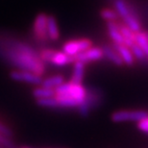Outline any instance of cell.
I'll return each mask as SVG.
<instances>
[{
  "instance_id": "1",
  "label": "cell",
  "mask_w": 148,
  "mask_h": 148,
  "mask_svg": "<svg viewBox=\"0 0 148 148\" xmlns=\"http://www.w3.org/2000/svg\"><path fill=\"white\" fill-rule=\"evenodd\" d=\"M0 58L19 70L30 71L38 76L45 73V64L40 60L37 50L30 44L8 35H0Z\"/></svg>"
},
{
  "instance_id": "2",
  "label": "cell",
  "mask_w": 148,
  "mask_h": 148,
  "mask_svg": "<svg viewBox=\"0 0 148 148\" xmlns=\"http://www.w3.org/2000/svg\"><path fill=\"white\" fill-rule=\"evenodd\" d=\"M87 88L83 84L67 82L62 84L55 90V99L59 109L78 108L86 98Z\"/></svg>"
},
{
  "instance_id": "3",
  "label": "cell",
  "mask_w": 148,
  "mask_h": 148,
  "mask_svg": "<svg viewBox=\"0 0 148 148\" xmlns=\"http://www.w3.org/2000/svg\"><path fill=\"white\" fill-rule=\"evenodd\" d=\"M114 7L119 18L122 19L123 24L128 26L135 33L141 31V23L137 12L125 0H114Z\"/></svg>"
},
{
  "instance_id": "4",
  "label": "cell",
  "mask_w": 148,
  "mask_h": 148,
  "mask_svg": "<svg viewBox=\"0 0 148 148\" xmlns=\"http://www.w3.org/2000/svg\"><path fill=\"white\" fill-rule=\"evenodd\" d=\"M103 94L99 88L90 87L87 88L86 98L81 105L77 108L79 114L83 116H87L93 109L97 108L102 102Z\"/></svg>"
},
{
  "instance_id": "5",
  "label": "cell",
  "mask_w": 148,
  "mask_h": 148,
  "mask_svg": "<svg viewBox=\"0 0 148 148\" xmlns=\"http://www.w3.org/2000/svg\"><path fill=\"white\" fill-rule=\"evenodd\" d=\"M92 45V41L90 38H76V40H70L66 41V42H64L63 45V51L73 58L76 55L84 52L85 50L90 48Z\"/></svg>"
},
{
  "instance_id": "6",
  "label": "cell",
  "mask_w": 148,
  "mask_h": 148,
  "mask_svg": "<svg viewBox=\"0 0 148 148\" xmlns=\"http://www.w3.org/2000/svg\"><path fill=\"white\" fill-rule=\"evenodd\" d=\"M47 16L48 14L40 13L36 16L33 23V36L38 42H45L49 40L47 36Z\"/></svg>"
},
{
  "instance_id": "7",
  "label": "cell",
  "mask_w": 148,
  "mask_h": 148,
  "mask_svg": "<svg viewBox=\"0 0 148 148\" xmlns=\"http://www.w3.org/2000/svg\"><path fill=\"white\" fill-rule=\"evenodd\" d=\"M148 112L143 110H122L116 111L112 114V120L114 122H128V121H137L138 122L143 118L146 117Z\"/></svg>"
},
{
  "instance_id": "8",
  "label": "cell",
  "mask_w": 148,
  "mask_h": 148,
  "mask_svg": "<svg viewBox=\"0 0 148 148\" xmlns=\"http://www.w3.org/2000/svg\"><path fill=\"white\" fill-rule=\"evenodd\" d=\"M104 58L102 48L99 46H91L90 48L85 50L84 52L80 53L73 57V62H81V63L87 64L91 62H97Z\"/></svg>"
},
{
  "instance_id": "9",
  "label": "cell",
  "mask_w": 148,
  "mask_h": 148,
  "mask_svg": "<svg viewBox=\"0 0 148 148\" xmlns=\"http://www.w3.org/2000/svg\"><path fill=\"white\" fill-rule=\"evenodd\" d=\"M10 77L14 81L26 83V84H31L35 86H40L41 82H42L41 76H38L30 71H26V70H13L10 73Z\"/></svg>"
},
{
  "instance_id": "10",
  "label": "cell",
  "mask_w": 148,
  "mask_h": 148,
  "mask_svg": "<svg viewBox=\"0 0 148 148\" xmlns=\"http://www.w3.org/2000/svg\"><path fill=\"white\" fill-rule=\"evenodd\" d=\"M112 45L116 50V52L119 55L120 59L122 60L123 64H126L128 66H132L135 64V58L132 54V51L130 49V47H128L125 44H114Z\"/></svg>"
},
{
  "instance_id": "11",
  "label": "cell",
  "mask_w": 148,
  "mask_h": 148,
  "mask_svg": "<svg viewBox=\"0 0 148 148\" xmlns=\"http://www.w3.org/2000/svg\"><path fill=\"white\" fill-rule=\"evenodd\" d=\"M101 48L103 51V55H104V58L108 59L112 64H114V66H124L122 60L120 59L119 55H118V53L116 52V50H115L114 45H111V44H104L103 46H101Z\"/></svg>"
},
{
  "instance_id": "12",
  "label": "cell",
  "mask_w": 148,
  "mask_h": 148,
  "mask_svg": "<svg viewBox=\"0 0 148 148\" xmlns=\"http://www.w3.org/2000/svg\"><path fill=\"white\" fill-rule=\"evenodd\" d=\"M60 29H59L57 19L54 16H47V36L50 40L56 41L60 38Z\"/></svg>"
},
{
  "instance_id": "13",
  "label": "cell",
  "mask_w": 148,
  "mask_h": 148,
  "mask_svg": "<svg viewBox=\"0 0 148 148\" xmlns=\"http://www.w3.org/2000/svg\"><path fill=\"white\" fill-rule=\"evenodd\" d=\"M73 63V58L66 54L64 51H55L49 64L56 66H66Z\"/></svg>"
},
{
  "instance_id": "14",
  "label": "cell",
  "mask_w": 148,
  "mask_h": 148,
  "mask_svg": "<svg viewBox=\"0 0 148 148\" xmlns=\"http://www.w3.org/2000/svg\"><path fill=\"white\" fill-rule=\"evenodd\" d=\"M107 31L108 35L112 40L114 44H124L123 38L118 27V23L116 22H107Z\"/></svg>"
},
{
  "instance_id": "15",
  "label": "cell",
  "mask_w": 148,
  "mask_h": 148,
  "mask_svg": "<svg viewBox=\"0 0 148 148\" xmlns=\"http://www.w3.org/2000/svg\"><path fill=\"white\" fill-rule=\"evenodd\" d=\"M73 71L70 77V82L75 84H82L85 76V67L86 64L81 62H73Z\"/></svg>"
},
{
  "instance_id": "16",
  "label": "cell",
  "mask_w": 148,
  "mask_h": 148,
  "mask_svg": "<svg viewBox=\"0 0 148 148\" xmlns=\"http://www.w3.org/2000/svg\"><path fill=\"white\" fill-rule=\"evenodd\" d=\"M64 83V77L63 75H52L47 77L45 79H42L40 86L43 88H50V90H56L58 87H60L62 84Z\"/></svg>"
},
{
  "instance_id": "17",
  "label": "cell",
  "mask_w": 148,
  "mask_h": 148,
  "mask_svg": "<svg viewBox=\"0 0 148 148\" xmlns=\"http://www.w3.org/2000/svg\"><path fill=\"white\" fill-rule=\"evenodd\" d=\"M119 27V31L121 33V36L123 38L124 44L130 47L133 43H135L136 40V34L134 31L131 30L128 26H126L125 24H118Z\"/></svg>"
},
{
  "instance_id": "18",
  "label": "cell",
  "mask_w": 148,
  "mask_h": 148,
  "mask_svg": "<svg viewBox=\"0 0 148 148\" xmlns=\"http://www.w3.org/2000/svg\"><path fill=\"white\" fill-rule=\"evenodd\" d=\"M33 96L38 99H44V98H50V97L55 96V90H50L43 87H37L33 90Z\"/></svg>"
},
{
  "instance_id": "19",
  "label": "cell",
  "mask_w": 148,
  "mask_h": 148,
  "mask_svg": "<svg viewBox=\"0 0 148 148\" xmlns=\"http://www.w3.org/2000/svg\"><path fill=\"white\" fill-rule=\"evenodd\" d=\"M100 16L106 22H116L119 18L116 11L112 8H103L100 11Z\"/></svg>"
},
{
  "instance_id": "20",
  "label": "cell",
  "mask_w": 148,
  "mask_h": 148,
  "mask_svg": "<svg viewBox=\"0 0 148 148\" xmlns=\"http://www.w3.org/2000/svg\"><path fill=\"white\" fill-rule=\"evenodd\" d=\"M135 42L143 49L144 54L146 55V58L148 59V38L146 37L145 32L140 31L136 34V40Z\"/></svg>"
},
{
  "instance_id": "21",
  "label": "cell",
  "mask_w": 148,
  "mask_h": 148,
  "mask_svg": "<svg viewBox=\"0 0 148 148\" xmlns=\"http://www.w3.org/2000/svg\"><path fill=\"white\" fill-rule=\"evenodd\" d=\"M37 104L42 108L47 109H59L58 103L56 101L55 97H50V98H44V99H38Z\"/></svg>"
},
{
  "instance_id": "22",
  "label": "cell",
  "mask_w": 148,
  "mask_h": 148,
  "mask_svg": "<svg viewBox=\"0 0 148 148\" xmlns=\"http://www.w3.org/2000/svg\"><path fill=\"white\" fill-rule=\"evenodd\" d=\"M130 49L132 51V54L134 56L135 60H138V61H144L146 60V55L144 54V52L143 51V49L140 48V46L138 45L137 43H133L131 46H130Z\"/></svg>"
},
{
  "instance_id": "23",
  "label": "cell",
  "mask_w": 148,
  "mask_h": 148,
  "mask_svg": "<svg viewBox=\"0 0 148 148\" xmlns=\"http://www.w3.org/2000/svg\"><path fill=\"white\" fill-rule=\"evenodd\" d=\"M56 50L54 49H50V48H43L38 52V56H40V60L43 62L44 64L49 63L51 60L53 54L55 53Z\"/></svg>"
},
{
  "instance_id": "24",
  "label": "cell",
  "mask_w": 148,
  "mask_h": 148,
  "mask_svg": "<svg viewBox=\"0 0 148 148\" xmlns=\"http://www.w3.org/2000/svg\"><path fill=\"white\" fill-rule=\"evenodd\" d=\"M0 135L9 138L13 137V131H12L8 126H6L5 124L0 122Z\"/></svg>"
},
{
  "instance_id": "25",
  "label": "cell",
  "mask_w": 148,
  "mask_h": 148,
  "mask_svg": "<svg viewBox=\"0 0 148 148\" xmlns=\"http://www.w3.org/2000/svg\"><path fill=\"white\" fill-rule=\"evenodd\" d=\"M138 128L140 130L141 132L148 134V115L146 117L143 118L138 122Z\"/></svg>"
},
{
  "instance_id": "26",
  "label": "cell",
  "mask_w": 148,
  "mask_h": 148,
  "mask_svg": "<svg viewBox=\"0 0 148 148\" xmlns=\"http://www.w3.org/2000/svg\"><path fill=\"white\" fill-rule=\"evenodd\" d=\"M0 144L5 147H7V148H13V146H14L13 143H12L8 138L3 137L1 135H0Z\"/></svg>"
},
{
  "instance_id": "27",
  "label": "cell",
  "mask_w": 148,
  "mask_h": 148,
  "mask_svg": "<svg viewBox=\"0 0 148 148\" xmlns=\"http://www.w3.org/2000/svg\"><path fill=\"white\" fill-rule=\"evenodd\" d=\"M145 34H146V37H147V38H148V31H145Z\"/></svg>"
}]
</instances>
